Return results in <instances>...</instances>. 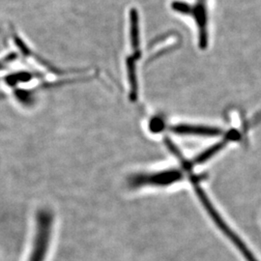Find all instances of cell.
I'll list each match as a JSON object with an SVG mask.
<instances>
[{
    "instance_id": "obj_1",
    "label": "cell",
    "mask_w": 261,
    "mask_h": 261,
    "mask_svg": "<svg viewBox=\"0 0 261 261\" xmlns=\"http://www.w3.org/2000/svg\"><path fill=\"white\" fill-rule=\"evenodd\" d=\"M54 228V215L46 209L39 211L31 252L28 261H45L49 250Z\"/></svg>"
},
{
    "instance_id": "obj_5",
    "label": "cell",
    "mask_w": 261,
    "mask_h": 261,
    "mask_svg": "<svg viewBox=\"0 0 261 261\" xmlns=\"http://www.w3.org/2000/svg\"><path fill=\"white\" fill-rule=\"evenodd\" d=\"M206 0H196V5L194 7L193 16L196 19L198 28L199 46L205 48L208 44V30H207V11Z\"/></svg>"
},
{
    "instance_id": "obj_6",
    "label": "cell",
    "mask_w": 261,
    "mask_h": 261,
    "mask_svg": "<svg viewBox=\"0 0 261 261\" xmlns=\"http://www.w3.org/2000/svg\"><path fill=\"white\" fill-rule=\"evenodd\" d=\"M130 45L134 50L133 57L139 60L141 56L140 50V27H139V14L135 8L130 12Z\"/></svg>"
},
{
    "instance_id": "obj_7",
    "label": "cell",
    "mask_w": 261,
    "mask_h": 261,
    "mask_svg": "<svg viewBox=\"0 0 261 261\" xmlns=\"http://www.w3.org/2000/svg\"><path fill=\"white\" fill-rule=\"evenodd\" d=\"M137 59L133 56H129L126 59V67L128 80L130 84V101L136 102L139 94V84H138V76H137V67H136Z\"/></svg>"
},
{
    "instance_id": "obj_3",
    "label": "cell",
    "mask_w": 261,
    "mask_h": 261,
    "mask_svg": "<svg viewBox=\"0 0 261 261\" xmlns=\"http://www.w3.org/2000/svg\"><path fill=\"white\" fill-rule=\"evenodd\" d=\"M194 185L196 187V194H197V196H198L200 202L202 203V205L205 207L206 211L208 212V214L210 215V217L214 221L215 224L218 225V227H220V229L224 232V235H226L230 239L231 242L236 245L238 250L245 255L247 260L256 261L254 259V257H253V255L251 253V252L246 248V246L240 241V239L235 235V233L232 232V230L228 227V225L224 223L223 218L217 212V210L215 209L212 202H210V199L208 198V196H206L204 191L195 183H194Z\"/></svg>"
},
{
    "instance_id": "obj_2",
    "label": "cell",
    "mask_w": 261,
    "mask_h": 261,
    "mask_svg": "<svg viewBox=\"0 0 261 261\" xmlns=\"http://www.w3.org/2000/svg\"><path fill=\"white\" fill-rule=\"evenodd\" d=\"M184 177L182 170L177 168H168L152 173H140L133 175L129 180L132 188L140 187H168L181 181Z\"/></svg>"
},
{
    "instance_id": "obj_4",
    "label": "cell",
    "mask_w": 261,
    "mask_h": 261,
    "mask_svg": "<svg viewBox=\"0 0 261 261\" xmlns=\"http://www.w3.org/2000/svg\"><path fill=\"white\" fill-rule=\"evenodd\" d=\"M173 133L181 136H196V137H218L222 134V130L216 127L191 125V124H177L170 128Z\"/></svg>"
},
{
    "instance_id": "obj_9",
    "label": "cell",
    "mask_w": 261,
    "mask_h": 261,
    "mask_svg": "<svg viewBox=\"0 0 261 261\" xmlns=\"http://www.w3.org/2000/svg\"><path fill=\"white\" fill-rule=\"evenodd\" d=\"M164 127H165V123L160 117H153V119L150 122V130H152L153 133L161 132L164 129Z\"/></svg>"
},
{
    "instance_id": "obj_8",
    "label": "cell",
    "mask_w": 261,
    "mask_h": 261,
    "mask_svg": "<svg viewBox=\"0 0 261 261\" xmlns=\"http://www.w3.org/2000/svg\"><path fill=\"white\" fill-rule=\"evenodd\" d=\"M171 8L173 9V11L180 13L182 15L193 16L194 7L191 4L185 2V1H173L171 3Z\"/></svg>"
}]
</instances>
